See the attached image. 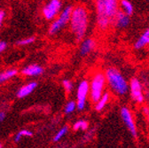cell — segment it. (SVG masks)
Listing matches in <instances>:
<instances>
[{"label":"cell","instance_id":"1","mask_svg":"<svg viewBox=\"0 0 149 148\" xmlns=\"http://www.w3.org/2000/svg\"><path fill=\"white\" fill-rule=\"evenodd\" d=\"M68 23L76 40H83L87 33L89 26V14L87 9L83 6L73 7Z\"/></svg>","mask_w":149,"mask_h":148},{"label":"cell","instance_id":"2","mask_svg":"<svg viewBox=\"0 0 149 148\" xmlns=\"http://www.w3.org/2000/svg\"><path fill=\"white\" fill-rule=\"evenodd\" d=\"M104 75L109 88L116 95L125 96L128 93L129 83L117 68L110 67L106 69Z\"/></svg>","mask_w":149,"mask_h":148},{"label":"cell","instance_id":"3","mask_svg":"<svg viewBox=\"0 0 149 148\" xmlns=\"http://www.w3.org/2000/svg\"><path fill=\"white\" fill-rule=\"evenodd\" d=\"M106 83L107 81L104 73L99 71L92 76L91 82L89 83V86H90L89 94L91 97V100L93 103H96L104 93Z\"/></svg>","mask_w":149,"mask_h":148},{"label":"cell","instance_id":"4","mask_svg":"<svg viewBox=\"0 0 149 148\" xmlns=\"http://www.w3.org/2000/svg\"><path fill=\"white\" fill-rule=\"evenodd\" d=\"M72 10H73V6H68L63 10L61 11L59 16L56 18L49 27V30H48L49 35H54L56 34H58L64 27H66L68 24Z\"/></svg>","mask_w":149,"mask_h":148},{"label":"cell","instance_id":"5","mask_svg":"<svg viewBox=\"0 0 149 148\" xmlns=\"http://www.w3.org/2000/svg\"><path fill=\"white\" fill-rule=\"evenodd\" d=\"M62 8L61 0H50L42 9V13L46 21H52L57 17Z\"/></svg>","mask_w":149,"mask_h":148},{"label":"cell","instance_id":"6","mask_svg":"<svg viewBox=\"0 0 149 148\" xmlns=\"http://www.w3.org/2000/svg\"><path fill=\"white\" fill-rule=\"evenodd\" d=\"M90 92L89 82L87 80H82L77 90V109L78 111H83L86 106V99Z\"/></svg>","mask_w":149,"mask_h":148},{"label":"cell","instance_id":"7","mask_svg":"<svg viewBox=\"0 0 149 148\" xmlns=\"http://www.w3.org/2000/svg\"><path fill=\"white\" fill-rule=\"evenodd\" d=\"M96 18H97V25L100 29L106 30L109 26L113 24V21L107 15L102 0H96Z\"/></svg>","mask_w":149,"mask_h":148},{"label":"cell","instance_id":"8","mask_svg":"<svg viewBox=\"0 0 149 148\" xmlns=\"http://www.w3.org/2000/svg\"><path fill=\"white\" fill-rule=\"evenodd\" d=\"M120 115H121V118L123 122H124L125 126L129 129V131L132 133V135L134 138H136L138 135L137 128H136V124H135V122H134V119H133V116H132V112H130V110L128 107L123 106L120 110Z\"/></svg>","mask_w":149,"mask_h":148},{"label":"cell","instance_id":"9","mask_svg":"<svg viewBox=\"0 0 149 148\" xmlns=\"http://www.w3.org/2000/svg\"><path fill=\"white\" fill-rule=\"evenodd\" d=\"M129 89L132 99L138 104H142L144 102V95H143L142 84L139 82V80L136 77L132 78L130 82Z\"/></svg>","mask_w":149,"mask_h":148},{"label":"cell","instance_id":"10","mask_svg":"<svg viewBox=\"0 0 149 148\" xmlns=\"http://www.w3.org/2000/svg\"><path fill=\"white\" fill-rule=\"evenodd\" d=\"M45 73V69L43 67H41L38 64H30L22 68L21 71V74L24 76L28 77H35V76H39Z\"/></svg>","mask_w":149,"mask_h":148},{"label":"cell","instance_id":"11","mask_svg":"<svg viewBox=\"0 0 149 148\" xmlns=\"http://www.w3.org/2000/svg\"><path fill=\"white\" fill-rule=\"evenodd\" d=\"M119 1L120 0H102L104 10L107 15L113 22L116 13L119 10Z\"/></svg>","mask_w":149,"mask_h":148},{"label":"cell","instance_id":"12","mask_svg":"<svg viewBox=\"0 0 149 148\" xmlns=\"http://www.w3.org/2000/svg\"><path fill=\"white\" fill-rule=\"evenodd\" d=\"M113 23L117 28H125L130 23V16L123 13L122 10H118L114 18Z\"/></svg>","mask_w":149,"mask_h":148},{"label":"cell","instance_id":"13","mask_svg":"<svg viewBox=\"0 0 149 148\" xmlns=\"http://www.w3.org/2000/svg\"><path fill=\"white\" fill-rule=\"evenodd\" d=\"M96 46V43L92 38H84L81 42L80 48H79V53L81 56H87L90 54Z\"/></svg>","mask_w":149,"mask_h":148},{"label":"cell","instance_id":"14","mask_svg":"<svg viewBox=\"0 0 149 148\" xmlns=\"http://www.w3.org/2000/svg\"><path fill=\"white\" fill-rule=\"evenodd\" d=\"M37 87V83L36 82H29L27 84L22 86L17 91V97L20 99L26 98L27 96L30 95L32 92L36 90Z\"/></svg>","mask_w":149,"mask_h":148},{"label":"cell","instance_id":"15","mask_svg":"<svg viewBox=\"0 0 149 148\" xmlns=\"http://www.w3.org/2000/svg\"><path fill=\"white\" fill-rule=\"evenodd\" d=\"M149 44V28H146L139 36V38L135 42L134 48L136 50H140L145 46Z\"/></svg>","mask_w":149,"mask_h":148},{"label":"cell","instance_id":"16","mask_svg":"<svg viewBox=\"0 0 149 148\" xmlns=\"http://www.w3.org/2000/svg\"><path fill=\"white\" fill-rule=\"evenodd\" d=\"M17 74H18V70L14 68H9L0 72V84L5 83L6 82L9 81L10 79L17 76Z\"/></svg>","mask_w":149,"mask_h":148},{"label":"cell","instance_id":"17","mask_svg":"<svg viewBox=\"0 0 149 148\" xmlns=\"http://www.w3.org/2000/svg\"><path fill=\"white\" fill-rule=\"evenodd\" d=\"M109 99H110V94L108 92H104L102 96L100 97V99L95 103V110L98 111V112L102 111L107 105Z\"/></svg>","mask_w":149,"mask_h":148},{"label":"cell","instance_id":"18","mask_svg":"<svg viewBox=\"0 0 149 148\" xmlns=\"http://www.w3.org/2000/svg\"><path fill=\"white\" fill-rule=\"evenodd\" d=\"M119 6L122 8V11L128 15H132L134 12V8L132 4L130 3L129 0H120L119 1Z\"/></svg>","mask_w":149,"mask_h":148},{"label":"cell","instance_id":"19","mask_svg":"<svg viewBox=\"0 0 149 148\" xmlns=\"http://www.w3.org/2000/svg\"><path fill=\"white\" fill-rule=\"evenodd\" d=\"M68 126H64V127H62L60 131L56 133V135L54 136V138H53V141L54 142H58V141H60L64 136H66V134L68 133Z\"/></svg>","mask_w":149,"mask_h":148},{"label":"cell","instance_id":"20","mask_svg":"<svg viewBox=\"0 0 149 148\" xmlns=\"http://www.w3.org/2000/svg\"><path fill=\"white\" fill-rule=\"evenodd\" d=\"M76 109H77V103L74 100H69L65 106L64 112L66 115H69V114L73 113Z\"/></svg>","mask_w":149,"mask_h":148},{"label":"cell","instance_id":"21","mask_svg":"<svg viewBox=\"0 0 149 148\" xmlns=\"http://www.w3.org/2000/svg\"><path fill=\"white\" fill-rule=\"evenodd\" d=\"M73 128L74 131H78V129L85 131V129H87V128H88V122L84 120H79L74 124Z\"/></svg>","mask_w":149,"mask_h":148},{"label":"cell","instance_id":"22","mask_svg":"<svg viewBox=\"0 0 149 148\" xmlns=\"http://www.w3.org/2000/svg\"><path fill=\"white\" fill-rule=\"evenodd\" d=\"M36 41V38L34 36H29V38H26L23 39H21L17 42V45L19 46H25V45H29L33 44Z\"/></svg>","mask_w":149,"mask_h":148},{"label":"cell","instance_id":"23","mask_svg":"<svg viewBox=\"0 0 149 148\" xmlns=\"http://www.w3.org/2000/svg\"><path fill=\"white\" fill-rule=\"evenodd\" d=\"M62 86H63V88H64V90L67 93H70V92L73 90V88H74L73 83L68 79H64L62 81Z\"/></svg>","mask_w":149,"mask_h":148},{"label":"cell","instance_id":"24","mask_svg":"<svg viewBox=\"0 0 149 148\" xmlns=\"http://www.w3.org/2000/svg\"><path fill=\"white\" fill-rule=\"evenodd\" d=\"M22 137H32L33 136V132L30 131H28V129H23V131H21L20 132Z\"/></svg>","mask_w":149,"mask_h":148},{"label":"cell","instance_id":"25","mask_svg":"<svg viewBox=\"0 0 149 148\" xmlns=\"http://www.w3.org/2000/svg\"><path fill=\"white\" fill-rule=\"evenodd\" d=\"M5 18H6V12L4 10H0V27L3 25Z\"/></svg>","mask_w":149,"mask_h":148},{"label":"cell","instance_id":"26","mask_svg":"<svg viewBox=\"0 0 149 148\" xmlns=\"http://www.w3.org/2000/svg\"><path fill=\"white\" fill-rule=\"evenodd\" d=\"M7 47V44L5 41H0V53L3 52Z\"/></svg>","mask_w":149,"mask_h":148},{"label":"cell","instance_id":"27","mask_svg":"<svg viewBox=\"0 0 149 148\" xmlns=\"http://www.w3.org/2000/svg\"><path fill=\"white\" fill-rule=\"evenodd\" d=\"M22 135L18 132V133L15 135V137H14V141H15V142H20V140L22 139Z\"/></svg>","mask_w":149,"mask_h":148},{"label":"cell","instance_id":"28","mask_svg":"<svg viewBox=\"0 0 149 148\" xmlns=\"http://www.w3.org/2000/svg\"><path fill=\"white\" fill-rule=\"evenodd\" d=\"M6 117V115L5 112H0V122H3Z\"/></svg>","mask_w":149,"mask_h":148},{"label":"cell","instance_id":"29","mask_svg":"<svg viewBox=\"0 0 149 148\" xmlns=\"http://www.w3.org/2000/svg\"><path fill=\"white\" fill-rule=\"evenodd\" d=\"M146 115H147V119H148V122H149V113H148Z\"/></svg>","mask_w":149,"mask_h":148},{"label":"cell","instance_id":"30","mask_svg":"<svg viewBox=\"0 0 149 148\" xmlns=\"http://www.w3.org/2000/svg\"><path fill=\"white\" fill-rule=\"evenodd\" d=\"M1 147H2V146H1V144H0V148H1Z\"/></svg>","mask_w":149,"mask_h":148},{"label":"cell","instance_id":"31","mask_svg":"<svg viewBox=\"0 0 149 148\" xmlns=\"http://www.w3.org/2000/svg\"><path fill=\"white\" fill-rule=\"evenodd\" d=\"M147 1H148V2H149V0H147Z\"/></svg>","mask_w":149,"mask_h":148}]
</instances>
